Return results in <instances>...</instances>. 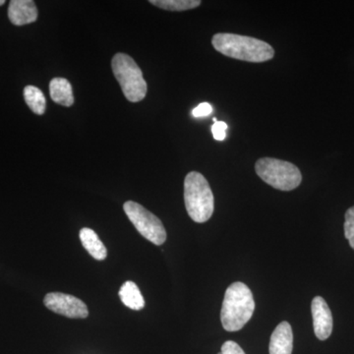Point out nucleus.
<instances>
[{"instance_id":"obj_1","label":"nucleus","mask_w":354,"mask_h":354,"mask_svg":"<svg viewBox=\"0 0 354 354\" xmlns=\"http://www.w3.org/2000/svg\"><path fill=\"white\" fill-rule=\"evenodd\" d=\"M212 44L221 55L242 62L261 64L274 57L271 44L252 37L218 32L212 39Z\"/></svg>"},{"instance_id":"obj_2","label":"nucleus","mask_w":354,"mask_h":354,"mask_svg":"<svg viewBox=\"0 0 354 354\" xmlns=\"http://www.w3.org/2000/svg\"><path fill=\"white\" fill-rule=\"evenodd\" d=\"M255 310L252 291L245 283L236 281L225 290L221 320L223 329L227 332L241 330L252 318Z\"/></svg>"},{"instance_id":"obj_3","label":"nucleus","mask_w":354,"mask_h":354,"mask_svg":"<svg viewBox=\"0 0 354 354\" xmlns=\"http://www.w3.org/2000/svg\"><path fill=\"white\" fill-rule=\"evenodd\" d=\"M184 202L188 215L195 223H206L215 209L213 191L202 174L191 171L184 180Z\"/></svg>"},{"instance_id":"obj_4","label":"nucleus","mask_w":354,"mask_h":354,"mask_svg":"<svg viewBox=\"0 0 354 354\" xmlns=\"http://www.w3.org/2000/svg\"><path fill=\"white\" fill-rule=\"evenodd\" d=\"M111 68L128 101L138 102L145 99L148 86L142 70L131 57L116 53L111 60Z\"/></svg>"},{"instance_id":"obj_5","label":"nucleus","mask_w":354,"mask_h":354,"mask_svg":"<svg viewBox=\"0 0 354 354\" xmlns=\"http://www.w3.org/2000/svg\"><path fill=\"white\" fill-rule=\"evenodd\" d=\"M257 176L272 187L281 191L297 188L302 181V174L297 165L274 158H262L255 165Z\"/></svg>"},{"instance_id":"obj_6","label":"nucleus","mask_w":354,"mask_h":354,"mask_svg":"<svg viewBox=\"0 0 354 354\" xmlns=\"http://www.w3.org/2000/svg\"><path fill=\"white\" fill-rule=\"evenodd\" d=\"M123 209L133 225L147 241L156 245L165 243L167 241V232L162 221L157 216L136 202H125Z\"/></svg>"},{"instance_id":"obj_7","label":"nucleus","mask_w":354,"mask_h":354,"mask_svg":"<svg viewBox=\"0 0 354 354\" xmlns=\"http://www.w3.org/2000/svg\"><path fill=\"white\" fill-rule=\"evenodd\" d=\"M46 308L59 315L71 319H85L88 316L87 305L73 295L62 292H51L44 297Z\"/></svg>"},{"instance_id":"obj_8","label":"nucleus","mask_w":354,"mask_h":354,"mask_svg":"<svg viewBox=\"0 0 354 354\" xmlns=\"http://www.w3.org/2000/svg\"><path fill=\"white\" fill-rule=\"evenodd\" d=\"M311 311L314 333L320 341H325L333 332L332 312L326 300L321 297H316L312 300Z\"/></svg>"},{"instance_id":"obj_9","label":"nucleus","mask_w":354,"mask_h":354,"mask_svg":"<svg viewBox=\"0 0 354 354\" xmlns=\"http://www.w3.org/2000/svg\"><path fill=\"white\" fill-rule=\"evenodd\" d=\"M38 8L32 0H12L8 7V17L15 26H24L36 22Z\"/></svg>"},{"instance_id":"obj_10","label":"nucleus","mask_w":354,"mask_h":354,"mask_svg":"<svg viewBox=\"0 0 354 354\" xmlns=\"http://www.w3.org/2000/svg\"><path fill=\"white\" fill-rule=\"evenodd\" d=\"M293 348V334L290 323L281 322L274 329L270 339V354H291Z\"/></svg>"},{"instance_id":"obj_11","label":"nucleus","mask_w":354,"mask_h":354,"mask_svg":"<svg viewBox=\"0 0 354 354\" xmlns=\"http://www.w3.org/2000/svg\"><path fill=\"white\" fill-rule=\"evenodd\" d=\"M50 94L51 100L60 106H71L74 104L71 84L65 78L57 77L50 81Z\"/></svg>"},{"instance_id":"obj_12","label":"nucleus","mask_w":354,"mask_h":354,"mask_svg":"<svg viewBox=\"0 0 354 354\" xmlns=\"http://www.w3.org/2000/svg\"><path fill=\"white\" fill-rule=\"evenodd\" d=\"M80 241L88 253L95 260L102 261L108 256V250L100 237L91 228L84 227L80 230Z\"/></svg>"},{"instance_id":"obj_13","label":"nucleus","mask_w":354,"mask_h":354,"mask_svg":"<svg viewBox=\"0 0 354 354\" xmlns=\"http://www.w3.org/2000/svg\"><path fill=\"white\" fill-rule=\"evenodd\" d=\"M118 295H120L122 304L128 308L139 311L145 307V300H144L141 291L136 283L131 281L123 283Z\"/></svg>"},{"instance_id":"obj_14","label":"nucleus","mask_w":354,"mask_h":354,"mask_svg":"<svg viewBox=\"0 0 354 354\" xmlns=\"http://www.w3.org/2000/svg\"><path fill=\"white\" fill-rule=\"evenodd\" d=\"M24 99L32 113L41 115L46 113V100L39 88L29 85L24 88Z\"/></svg>"},{"instance_id":"obj_15","label":"nucleus","mask_w":354,"mask_h":354,"mask_svg":"<svg viewBox=\"0 0 354 354\" xmlns=\"http://www.w3.org/2000/svg\"><path fill=\"white\" fill-rule=\"evenodd\" d=\"M151 4L169 11H185L197 8L202 3L200 0H151Z\"/></svg>"},{"instance_id":"obj_16","label":"nucleus","mask_w":354,"mask_h":354,"mask_svg":"<svg viewBox=\"0 0 354 354\" xmlns=\"http://www.w3.org/2000/svg\"><path fill=\"white\" fill-rule=\"evenodd\" d=\"M344 236L348 239L349 245L354 250V206L346 211L344 216Z\"/></svg>"},{"instance_id":"obj_17","label":"nucleus","mask_w":354,"mask_h":354,"mask_svg":"<svg viewBox=\"0 0 354 354\" xmlns=\"http://www.w3.org/2000/svg\"><path fill=\"white\" fill-rule=\"evenodd\" d=\"M227 124L223 121H216L212 127V133H213L214 138L218 141H223L227 136Z\"/></svg>"},{"instance_id":"obj_18","label":"nucleus","mask_w":354,"mask_h":354,"mask_svg":"<svg viewBox=\"0 0 354 354\" xmlns=\"http://www.w3.org/2000/svg\"><path fill=\"white\" fill-rule=\"evenodd\" d=\"M212 113H213V106L209 102H202L192 111L193 116L197 118L208 116Z\"/></svg>"},{"instance_id":"obj_19","label":"nucleus","mask_w":354,"mask_h":354,"mask_svg":"<svg viewBox=\"0 0 354 354\" xmlns=\"http://www.w3.org/2000/svg\"><path fill=\"white\" fill-rule=\"evenodd\" d=\"M221 353L223 354H246L236 342L232 341L225 342L223 344Z\"/></svg>"},{"instance_id":"obj_20","label":"nucleus","mask_w":354,"mask_h":354,"mask_svg":"<svg viewBox=\"0 0 354 354\" xmlns=\"http://www.w3.org/2000/svg\"><path fill=\"white\" fill-rule=\"evenodd\" d=\"M6 3V0H0V6H3Z\"/></svg>"},{"instance_id":"obj_21","label":"nucleus","mask_w":354,"mask_h":354,"mask_svg":"<svg viewBox=\"0 0 354 354\" xmlns=\"http://www.w3.org/2000/svg\"><path fill=\"white\" fill-rule=\"evenodd\" d=\"M218 354H223V353H221H221H218Z\"/></svg>"}]
</instances>
